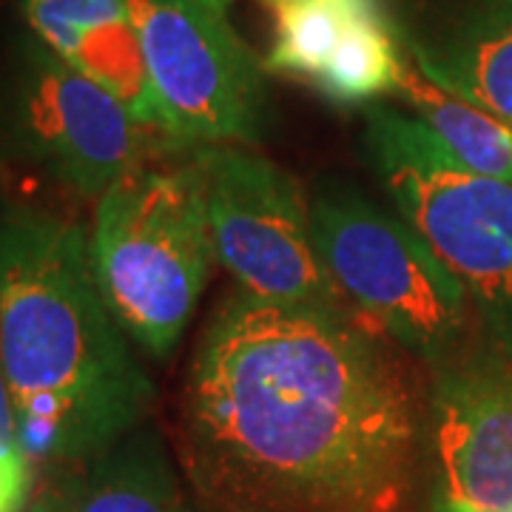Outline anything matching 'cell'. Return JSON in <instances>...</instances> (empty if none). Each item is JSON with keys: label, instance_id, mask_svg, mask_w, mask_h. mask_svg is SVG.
<instances>
[{"label": "cell", "instance_id": "obj_1", "mask_svg": "<svg viewBox=\"0 0 512 512\" xmlns=\"http://www.w3.org/2000/svg\"><path fill=\"white\" fill-rule=\"evenodd\" d=\"M177 450L211 512H410L430 370L356 313L237 291L194 350Z\"/></svg>", "mask_w": 512, "mask_h": 512}, {"label": "cell", "instance_id": "obj_2", "mask_svg": "<svg viewBox=\"0 0 512 512\" xmlns=\"http://www.w3.org/2000/svg\"><path fill=\"white\" fill-rule=\"evenodd\" d=\"M0 365L32 464L103 453L154 402L97 285L86 231L55 211L15 208L0 220Z\"/></svg>", "mask_w": 512, "mask_h": 512}, {"label": "cell", "instance_id": "obj_3", "mask_svg": "<svg viewBox=\"0 0 512 512\" xmlns=\"http://www.w3.org/2000/svg\"><path fill=\"white\" fill-rule=\"evenodd\" d=\"M92 262L103 299L140 348L165 359L197 311L214 259L194 148L183 163L128 171L97 200Z\"/></svg>", "mask_w": 512, "mask_h": 512}, {"label": "cell", "instance_id": "obj_4", "mask_svg": "<svg viewBox=\"0 0 512 512\" xmlns=\"http://www.w3.org/2000/svg\"><path fill=\"white\" fill-rule=\"evenodd\" d=\"M365 120L367 160L390 208L453 271L512 362V183L464 168L410 114L373 103Z\"/></svg>", "mask_w": 512, "mask_h": 512}, {"label": "cell", "instance_id": "obj_5", "mask_svg": "<svg viewBox=\"0 0 512 512\" xmlns=\"http://www.w3.org/2000/svg\"><path fill=\"white\" fill-rule=\"evenodd\" d=\"M308 200L319 262L350 311L427 367L470 339L478 319L464 285L410 222L350 180H319Z\"/></svg>", "mask_w": 512, "mask_h": 512}, {"label": "cell", "instance_id": "obj_6", "mask_svg": "<svg viewBox=\"0 0 512 512\" xmlns=\"http://www.w3.org/2000/svg\"><path fill=\"white\" fill-rule=\"evenodd\" d=\"M188 151L55 55L23 37L0 72V163L26 168L80 200H100L157 154Z\"/></svg>", "mask_w": 512, "mask_h": 512}, {"label": "cell", "instance_id": "obj_7", "mask_svg": "<svg viewBox=\"0 0 512 512\" xmlns=\"http://www.w3.org/2000/svg\"><path fill=\"white\" fill-rule=\"evenodd\" d=\"M168 134L188 148L254 146L268 126L265 66L205 0H128Z\"/></svg>", "mask_w": 512, "mask_h": 512}, {"label": "cell", "instance_id": "obj_8", "mask_svg": "<svg viewBox=\"0 0 512 512\" xmlns=\"http://www.w3.org/2000/svg\"><path fill=\"white\" fill-rule=\"evenodd\" d=\"M214 254L239 291L325 311L348 302L325 274L299 180L248 146H197Z\"/></svg>", "mask_w": 512, "mask_h": 512}, {"label": "cell", "instance_id": "obj_9", "mask_svg": "<svg viewBox=\"0 0 512 512\" xmlns=\"http://www.w3.org/2000/svg\"><path fill=\"white\" fill-rule=\"evenodd\" d=\"M430 370L436 512L512 507V362L478 328Z\"/></svg>", "mask_w": 512, "mask_h": 512}, {"label": "cell", "instance_id": "obj_10", "mask_svg": "<svg viewBox=\"0 0 512 512\" xmlns=\"http://www.w3.org/2000/svg\"><path fill=\"white\" fill-rule=\"evenodd\" d=\"M402 37L430 80L512 128V0H427Z\"/></svg>", "mask_w": 512, "mask_h": 512}, {"label": "cell", "instance_id": "obj_11", "mask_svg": "<svg viewBox=\"0 0 512 512\" xmlns=\"http://www.w3.org/2000/svg\"><path fill=\"white\" fill-rule=\"evenodd\" d=\"M49 490L60 512H188L163 436L148 424L80 461Z\"/></svg>", "mask_w": 512, "mask_h": 512}, {"label": "cell", "instance_id": "obj_12", "mask_svg": "<svg viewBox=\"0 0 512 512\" xmlns=\"http://www.w3.org/2000/svg\"><path fill=\"white\" fill-rule=\"evenodd\" d=\"M265 72L319 86L362 37L390 18L384 0H274Z\"/></svg>", "mask_w": 512, "mask_h": 512}, {"label": "cell", "instance_id": "obj_13", "mask_svg": "<svg viewBox=\"0 0 512 512\" xmlns=\"http://www.w3.org/2000/svg\"><path fill=\"white\" fill-rule=\"evenodd\" d=\"M393 94L402 97L413 117L430 128L464 168L512 183V128L470 100L447 92L416 63H404Z\"/></svg>", "mask_w": 512, "mask_h": 512}, {"label": "cell", "instance_id": "obj_14", "mask_svg": "<svg viewBox=\"0 0 512 512\" xmlns=\"http://www.w3.org/2000/svg\"><path fill=\"white\" fill-rule=\"evenodd\" d=\"M23 18L37 40L66 57L77 35L128 18V0H23Z\"/></svg>", "mask_w": 512, "mask_h": 512}, {"label": "cell", "instance_id": "obj_15", "mask_svg": "<svg viewBox=\"0 0 512 512\" xmlns=\"http://www.w3.org/2000/svg\"><path fill=\"white\" fill-rule=\"evenodd\" d=\"M32 490V461L0 464V512H26Z\"/></svg>", "mask_w": 512, "mask_h": 512}, {"label": "cell", "instance_id": "obj_16", "mask_svg": "<svg viewBox=\"0 0 512 512\" xmlns=\"http://www.w3.org/2000/svg\"><path fill=\"white\" fill-rule=\"evenodd\" d=\"M23 450L18 441V421H15V407H12V393L6 384V373L0 365V464L23 461Z\"/></svg>", "mask_w": 512, "mask_h": 512}, {"label": "cell", "instance_id": "obj_17", "mask_svg": "<svg viewBox=\"0 0 512 512\" xmlns=\"http://www.w3.org/2000/svg\"><path fill=\"white\" fill-rule=\"evenodd\" d=\"M26 512H60V507H57L52 490H40V493H37L32 501H29Z\"/></svg>", "mask_w": 512, "mask_h": 512}, {"label": "cell", "instance_id": "obj_18", "mask_svg": "<svg viewBox=\"0 0 512 512\" xmlns=\"http://www.w3.org/2000/svg\"><path fill=\"white\" fill-rule=\"evenodd\" d=\"M205 3H211V6H217V9H222V12H225V9H228L234 0H205ZM262 3H268V6H271V0H262Z\"/></svg>", "mask_w": 512, "mask_h": 512}, {"label": "cell", "instance_id": "obj_19", "mask_svg": "<svg viewBox=\"0 0 512 512\" xmlns=\"http://www.w3.org/2000/svg\"><path fill=\"white\" fill-rule=\"evenodd\" d=\"M501 512H512V507H510V510H501Z\"/></svg>", "mask_w": 512, "mask_h": 512}, {"label": "cell", "instance_id": "obj_20", "mask_svg": "<svg viewBox=\"0 0 512 512\" xmlns=\"http://www.w3.org/2000/svg\"><path fill=\"white\" fill-rule=\"evenodd\" d=\"M271 3H274V0H271Z\"/></svg>", "mask_w": 512, "mask_h": 512}]
</instances>
